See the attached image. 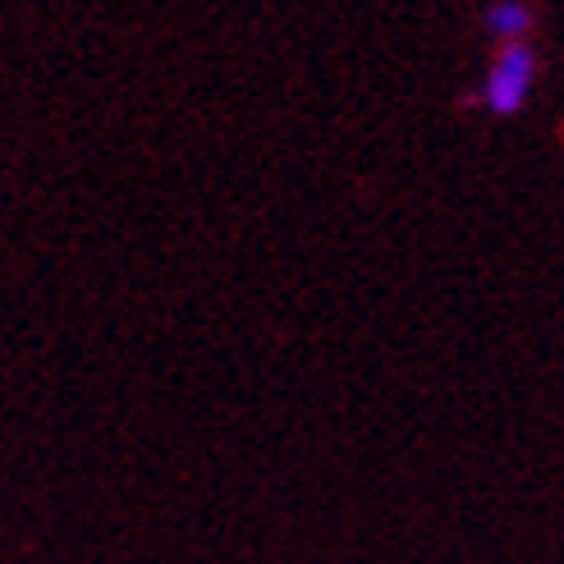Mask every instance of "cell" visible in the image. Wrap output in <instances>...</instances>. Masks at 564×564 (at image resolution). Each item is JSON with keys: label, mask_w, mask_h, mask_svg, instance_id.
<instances>
[{"label": "cell", "mask_w": 564, "mask_h": 564, "mask_svg": "<svg viewBox=\"0 0 564 564\" xmlns=\"http://www.w3.org/2000/svg\"><path fill=\"white\" fill-rule=\"evenodd\" d=\"M532 74H538V51L528 42H505V51L496 55V65L482 83V106L496 116H514L532 93Z\"/></svg>", "instance_id": "6da1fadb"}, {"label": "cell", "mask_w": 564, "mask_h": 564, "mask_svg": "<svg viewBox=\"0 0 564 564\" xmlns=\"http://www.w3.org/2000/svg\"><path fill=\"white\" fill-rule=\"evenodd\" d=\"M487 28L505 42H523L532 33V10L523 6V0H496V6L487 10Z\"/></svg>", "instance_id": "7a4b0ae2"}]
</instances>
